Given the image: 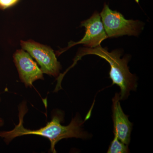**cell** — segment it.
Masks as SVG:
<instances>
[{"label":"cell","instance_id":"8992f818","mask_svg":"<svg viewBox=\"0 0 153 153\" xmlns=\"http://www.w3.org/2000/svg\"><path fill=\"white\" fill-rule=\"evenodd\" d=\"M13 58L20 79L26 87H32L33 82L36 80L44 79V73L41 68L30 54L24 49L17 50L14 54Z\"/></svg>","mask_w":153,"mask_h":153},{"label":"cell","instance_id":"3957f363","mask_svg":"<svg viewBox=\"0 0 153 153\" xmlns=\"http://www.w3.org/2000/svg\"><path fill=\"white\" fill-rule=\"evenodd\" d=\"M100 15L108 38L125 35L137 36L144 25L138 20H127L119 12L111 10L105 3Z\"/></svg>","mask_w":153,"mask_h":153},{"label":"cell","instance_id":"ba28073f","mask_svg":"<svg viewBox=\"0 0 153 153\" xmlns=\"http://www.w3.org/2000/svg\"><path fill=\"white\" fill-rule=\"evenodd\" d=\"M128 146L121 142L117 137L114 135V139L111 143L107 153H127L129 152Z\"/></svg>","mask_w":153,"mask_h":153},{"label":"cell","instance_id":"6da1fadb","mask_svg":"<svg viewBox=\"0 0 153 153\" xmlns=\"http://www.w3.org/2000/svg\"><path fill=\"white\" fill-rule=\"evenodd\" d=\"M19 110V124L15 125L13 129L10 131H0V137L4 139L7 144L17 137L26 135H36L48 138L51 143L50 151L55 153H56L55 145L61 140L69 138L87 139L90 137L89 134L82 128L84 122L79 114L76 115L72 119L69 125L64 126L61 124L64 114L62 111H58L53 115L52 120L45 126L37 130H30L25 128L23 126L24 117L28 111L25 102L20 104Z\"/></svg>","mask_w":153,"mask_h":153},{"label":"cell","instance_id":"277c9868","mask_svg":"<svg viewBox=\"0 0 153 153\" xmlns=\"http://www.w3.org/2000/svg\"><path fill=\"white\" fill-rule=\"evenodd\" d=\"M21 45L22 49L27 51L36 60L43 73L54 77L59 75L61 65L57 61L55 52L51 47L33 40L22 41Z\"/></svg>","mask_w":153,"mask_h":153},{"label":"cell","instance_id":"5b68a950","mask_svg":"<svg viewBox=\"0 0 153 153\" xmlns=\"http://www.w3.org/2000/svg\"><path fill=\"white\" fill-rule=\"evenodd\" d=\"M80 27H84L85 30V35L82 39L78 42H69L66 48L57 52V55H60L67 49L77 44H82L88 48L99 47L102 41L108 38L100 15L97 11L90 18L81 22Z\"/></svg>","mask_w":153,"mask_h":153},{"label":"cell","instance_id":"9c48e42d","mask_svg":"<svg viewBox=\"0 0 153 153\" xmlns=\"http://www.w3.org/2000/svg\"><path fill=\"white\" fill-rule=\"evenodd\" d=\"M20 0H0V9L5 10L15 6Z\"/></svg>","mask_w":153,"mask_h":153},{"label":"cell","instance_id":"7a4b0ae2","mask_svg":"<svg viewBox=\"0 0 153 153\" xmlns=\"http://www.w3.org/2000/svg\"><path fill=\"white\" fill-rule=\"evenodd\" d=\"M88 55L99 56L109 63L111 67L110 78L112 80V85L116 84L120 88V100L126 99L131 91L136 90L137 87L136 76L130 72L128 66L130 56L126 55L121 58L120 50L115 49L110 52L108 49L102 48L101 46L95 48H81L77 52L73 64L69 68L74 67L82 57Z\"/></svg>","mask_w":153,"mask_h":153},{"label":"cell","instance_id":"52a82bcc","mask_svg":"<svg viewBox=\"0 0 153 153\" xmlns=\"http://www.w3.org/2000/svg\"><path fill=\"white\" fill-rule=\"evenodd\" d=\"M120 100V93H116L112 99L114 134L121 142L128 146L130 142L133 124L129 120L128 116L124 113Z\"/></svg>","mask_w":153,"mask_h":153},{"label":"cell","instance_id":"30bf717a","mask_svg":"<svg viewBox=\"0 0 153 153\" xmlns=\"http://www.w3.org/2000/svg\"><path fill=\"white\" fill-rule=\"evenodd\" d=\"M4 121L2 119L0 118V126H2L4 125Z\"/></svg>","mask_w":153,"mask_h":153},{"label":"cell","instance_id":"8fae6325","mask_svg":"<svg viewBox=\"0 0 153 153\" xmlns=\"http://www.w3.org/2000/svg\"><path fill=\"white\" fill-rule=\"evenodd\" d=\"M1 98H0V102H1Z\"/></svg>","mask_w":153,"mask_h":153}]
</instances>
